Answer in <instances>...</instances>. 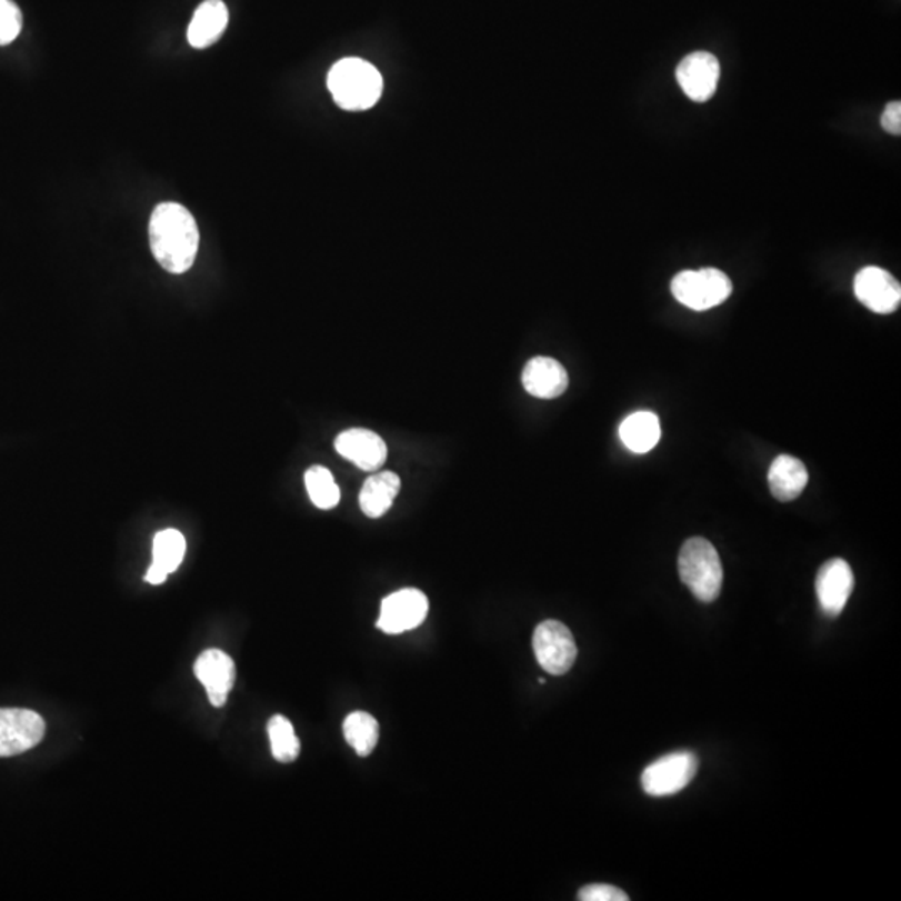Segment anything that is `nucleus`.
Returning a JSON list of instances; mask_svg holds the SVG:
<instances>
[{
    "label": "nucleus",
    "instance_id": "1",
    "mask_svg": "<svg viewBox=\"0 0 901 901\" xmlns=\"http://www.w3.org/2000/svg\"><path fill=\"white\" fill-rule=\"evenodd\" d=\"M149 241L159 264L171 274H184L194 264L199 228L194 216L178 202H162L149 222Z\"/></svg>",
    "mask_w": 901,
    "mask_h": 901
},
{
    "label": "nucleus",
    "instance_id": "2",
    "mask_svg": "<svg viewBox=\"0 0 901 901\" xmlns=\"http://www.w3.org/2000/svg\"><path fill=\"white\" fill-rule=\"evenodd\" d=\"M382 76L374 66L358 58L341 59L332 66L328 88L336 104L346 111H366L382 94Z\"/></svg>",
    "mask_w": 901,
    "mask_h": 901
},
{
    "label": "nucleus",
    "instance_id": "3",
    "mask_svg": "<svg viewBox=\"0 0 901 901\" xmlns=\"http://www.w3.org/2000/svg\"><path fill=\"white\" fill-rule=\"evenodd\" d=\"M681 581L701 603H713L723 587V567L717 548L704 538H691L678 558Z\"/></svg>",
    "mask_w": 901,
    "mask_h": 901
},
{
    "label": "nucleus",
    "instance_id": "4",
    "mask_svg": "<svg viewBox=\"0 0 901 901\" xmlns=\"http://www.w3.org/2000/svg\"><path fill=\"white\" fill-rule=\"evenodd\" d=\"M671 292L680 304L693 311H707L723 304L733 292V284L720 269L704 268L674 276Z\"/></svg>",
    "mask_w": 901,
    "mask_h": 901
},
{
    "label": "nucleus",
    "instance_id": "5",
    "mask_svg": "<svg viewBox=\"0 0 901 901\" xmlns=\"http://www.w3.org/2000/svg\"><path fill=\"white\" fill-rule=\"evenodd\" d=\"M697 773V754L693 751H674L644 768L641 787L650 797H671L684 790Z\"/></svg>",
    "mask_w": 901,
    "mask_h": 901
},
{
    "label": "nucleus",
    "instance_id": "6",
    "mask_svg": "<svg viewBox=\"0 0 901 901\" xmlns=\"http://www.w3.org/2000/svg\"><path fill=\"white\" fill-rule=\"evenodd\" d=\"M533 650L540 667L553 677L567 674L578 657L577 643L570 628L554 620L538 624L533 634Z\"/></svg>",
    "mask_w": 901,
    "mask_h": 901
},
{
    "label": "nucleus",
    "instance_id": "7",
    "mask_svg": "<svg viewBox=\"0 0 901 901\" xmlns=\"http://www.w3.org/2000/svg\"><path fill=\"white\" fill-rule=\"evenodd\" d=\"M46 721L24 708H0V758L26 753L41 743Z\"/></svg>",
    "mask_w": 901,
    "mask_h": 901
},
{
    "label": "nucleus",
    "instance_id": "8",
    "mask_svg": "<svg viewBox=\"0 0 901 901\" xmlns=\"http://www.w3.org/2000/svg\"><path fill=\"white\" fill-rule=\"evenodd\" d=\"M428 598L416 588H404L382 600L381 614L376 627L386 634H401L416 630L428 617Z\"/></svg>",
    "mask_w": 901,
    "mask_h": 901
},
{
    "label": "nucleus",
    "instance_id": "9",
    "mask_svg": "<svg viewBox=\"0 0 901 901\" xmlns=\"http://www.w3.org/2000/svg\"><path fill=\"white\" fill-rule=\"evenodd\" d=\"M853 289L858 301L877 314H891L900 308V282L890 272L877 266L861 269L854 276Z\"/></svg>",
    "mask_w": 901,
    "mask_h": 901
},
{
    "label": "nucleus",
    "instance_id": "10",
    "mask_svg": "<svg viewBox=\"0 0 901 901\" xmlns=\"http://www.w3.org/2000/svg\"><path fill=\"white\" fill-rule=\"evenodd\" d=\"M720 72V62L713 54L693 52L678 64V84L691 101L707 102L717 92Z\"/></svg>",
    "mask_w": 901,
    "mask_h": 901
},
{
    "label": "nucleus",
    "instance_id": "11",
    "mask_svg": "<svg viewBox=\"0 0 901 901\" xmlns=\"http://www.w3.org/2000/svg\"><path fill=\"white\" fill-rule=\"evenodd\" d=\"M854 587L853 571L841 558L827 561L818 571L817 597L828 617H838L847 607Z\"/></svg>",
    "mask_w": 901,
    "mask_h": 901
},
{
    "label": "nucleus",
    "instance_id": "12",
    "mask_svg": "<svg viewBox=\"0 0 901 901\" xmlns=\"http://www.w3.org/2000/svg\"><path fill=\"white\" fill-rule=\"evenodd\" d=\"M336 451L359 470L376 471L386 463L388 446L381 436L371 429L352 428L336 438Z\"/></svg>",
    "mask_w": 901,
    "mask_h": 901
},
{
    "label": "nucleus",
    "instance_id": "13",
    "mask_svg": "<svg viewBox=\"0 0 901 901\" xmlns=\"http://www.w3.org/2000/svg\"><path fill=\"white\" fill-rule=\"evenodd\" d=\"M194 673L208 691L212 707H224L236 681V667L231 657L221 650L204 651L196 661Z\"/></svg>",
    "mask_w": 901,
    "mask_h": 901
},
{
    "label": "nucleus",
    "instance_id": "14",
    "mask_svg": "<svg viewBox=\"0 0 901 901\" xmlns=\"http://www.w3.org/2000/svg\"><path fill=\"white\" fill-rule=\"evenodd\" d=\"M570 384L567 369L557 359L537 356L523 369V386L540 399L560 398Z\"/></svg>",
    "mask_w": 901,
    "mask_h": 901
},
{
    "label": "nucleus",
    "instance_id": "15",
    "mask_svg": "<svg viewBox=\"0 0 901 901\" xmlns=\"http://www.w3.org/2000/svg\"><path fill=\"white\" fill-rule=\"evenodd\" d=\"M229 12L222 0H206L194 12L188 29L192 48L206 49L214 44L228 28Z\"/></svg>",
    "mask_w": 901,
    "mask_h": 901
},
{
    "label": "nucleus",
    "instance_id": "16",
    "mask_svg": "<svg viewBox=\"0 0 901 901\" xmlns=\"http://www.w3.org/2000/svg\"><path fill=\"white\" fill-rule=\"evenodd\" d=\"M768 484L778 501L787 503L797 500L808 484L807 468L797 458L781 454L771 463Z\"/></svg>",
    "mask_w": 901,
    "mask_h": 901
},
{
    "label": "nucleus",
    "instance_id": "17",
    "mask_svg": "<svg viewBox=\"0 0 901 901\" xmlns=\"http://www.w3.org/2000/svg\"><path fill=\"white\" fill-rule=\"evenodd\" d=\"M399 490H401V480L398 474L391 473V471L372 474L359 494V507H361L362 513L369 518H381L392 507V501L398 497Z\"/></svg>",
    "mask_w": 901,
    "mask_h": 901
},
{
    "label": "nucleus",
    "instance_id": "18",
    "mask_svg": "<svg viewBox=\"0 0 901 901\" xmlns=\"http://www.w3.org/2000/svg\"><path fill=\"white\" fill-rule=\"evenodd\" d=\"M660 419L654 412L637 411L628 416L620 426V438L630 451L644 454L660 441Z\"/></svg>",
    "mask_w": 901,
    "mask_h": 901
},
{
    "label": "nucleus",
    "instance_id": "19",
    "mask_svg": "<svg viewBox=\"0 0 901 901\" xmlns=\"http://www.w3.org/2000/svg\"><path fill=\"white\" fill-rule=\"evenodd\" d=\"M344 738L359 757H369L379 740V724L374 717L366 711L348 714L342 724Z\"/></svg>",
    "mask_w": 901,
    "mask_h": 901
},
{
    "label": "nucleus",
    "instance_id": "20",
    "mask_svg": "<svg viewBox=\"0 0 901 901\" xmlns=\"http://www.w3.org/2000/svg\"><path fill=\"white\" fill-rule=\"evenodd\" d=\"M304 483L306 488H308L309 498L319 510H332V508L338 507L339 500H341V491H339L334 477H332L328 468H309L306 471Z\"/></svg>",
    "mask_w": 901,
    "mask_h": 901
},
{
    "label": "nucleus",
    "instance_id": "21",
    "mask_svg": "<svg viewBox=\"0 0 901 901\" xmlns=\"http://www.w3.org/2000/svg\"><path fill=\"white\" fill-rule=\"evenodd\" d=\"M269 741H271L272 757L281 763H291L301 753V743L296 737L291 721L281 714H276L268 723Z\"/></svg>",
    "mask_w": 901,
    "mask_h": 901
},
{
    "label": "nucleus",
    "instance_id": "22",
    "mask_svg": "<svg viewBox=\"0 0 901 901\" xmlns=\"http://www.w3.org/2000/svg\"><path fill=\"white\" fill-rule=\"evenodd\" d=\"M186 554V540L178 530L159 531L152 543V563L171 574L181 567Z\"/></svg>",
    "mask_w": 901,
    "mask_h": 901
},
{
    "label": "nucleus",
    "instance_id": "23",
    "mask_svg": "<svg viewBox=\"0 0 901 901\" xmlns=\"http://www.w3.org/2000/svg\"><path fill=\"white\" fill-rule=\"evenodd\" d=\"M22 29V12L12 0H0V46L11 44Z\"/></svg>",
    "mask_w": 901,
    "mask_h": 901
},
{
    "label": "nucleus",
    "instance_id": "24",
    "mask_svg": "<svg viewBox=\"0 0 901 901\" xmlns=\"http://www.w3.org/2000/svg\"><path fill=\"white\" fill-rule=\"evenodd\" d=\"M581 901H628L630 897L620 888L607 883H593L581 888L578 893Z\"/></svg>",
    "mask_w": 901,
    "mask_h": 901
},
{
    "label": "nucleus",
    "instance_id": "25",
    "mask_svg": "<svg viewBox=\"0 0 901 901\" xmlns=\"http://www.w3.org/2000/svg\"><path fill=\"white\" fill-rule=\"evenodd\" d=\"M881 128L893 136L901 134V104L898 101L890 102L881 114Z\"/></svg>",
    "mask_w": 901,
    "mask_h": 901
},
{
    "label": "nucleus",
    "instance_id": "26",
    "mask_svg": "<svg viewBox=\"0 0 901 901\" xmlns=\"http://www.w3.org/2000/svg\"><path fill=\"white\" fill-rule=\"evenodd\" d=\"M169 574L166 573L162 568H159L158 564L152 563L149 567L148 573H146V581L151 584H162L166 580H168Z\"/></svg>",
    "mask_w": 901,
    "mask_h": 901
}]
</instances>
